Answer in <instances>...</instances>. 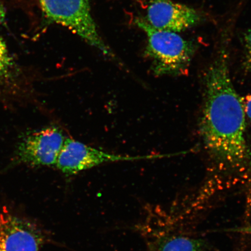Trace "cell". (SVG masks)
<instances>
[{"label":"cell","instance_id":"cell-1","mask_svg":"<svg viewBox=\"0 0 251 251\" xmlns=\"http://www.w3.org/2000/svg\"><path fill=\"white\" fill-rule=\"evenodd\" d=\"M225 41L205 75L200 131L204 144L216 162L237 168L246 163L248 152L245 132L243 99L233 86Z\"/></svg>","mask_w":251,"mask_h":251},{"label":"cell","instance_id":"cell-2","mask_svg":"<svg viewBox=\"0 0 251 251\" xmlns=\"http://www.w3.org/2000/svg\"><path fill=\"white\" fill-rule=\"evenodd\" d=\"M136 24L146 34V55L152 62L155 75L163 76L186 73L195 54V43L176 33L155 29L143 18L137 19Z\"/></svg>","mask_w":251,"mask_h":251},{"label":"cell","instance_id":"cell-3","mask_svg":"<svg viewBox=\"0 0 251 251\" xmlns=\"http://www.w3.org/2000/svg\"><path fill=\"white\" fill-rule=\"evenodd\" d=\"M47 17L53 23L67 28L84 42L114 58L97 30L91 11L89 0H39Z\"/></svg>","mask_w":251,"mask_h":251},{"label":"cell","instance_id":"cell-4","mask_svg":"<svg viewBox=\"0 0 251 251\" xmlns=\"http://www.w3.org/2000/svg\"><path fill=\"white\" fill-rule=\"evenodd\" d=\"M66 139L56 126L31 131L19 142L14 163L33 167L55 166Z\"/></svg>","mask_w":251,"mask_h":251},{"label":"cell","instance_id":"cell-5","mask_svg":"<svg viewBox=\"0 0 251 251\" xmlns=\"http://www.w3.org/2000/svg\"><path fill=\"white\" fill-rule=\"evenodd\" d=\"M145 158L113 154L70 138L66 139L55 166L63 174L71 176L106 163L133 161Z\"/></svg>","mask_w":251,"mask_h":251},{"label":"cell","instance_id":"cell-6","mask_svg":"<svg viewBox=\"0 0 251 251\" xmlns=\"http://www.w3.org/2000/svg\"><path fill=\"white\" fill-rule=\"evenodd\" d=\"M143 19L155 29L177 33L195 26L201 17L195 9L171 0H149Z\"/></svg>","mask_w":251,"mask_h":251},{"label":"cell","instance_id":"cell-7","mask_svg":"<svg viewBox=\"0 0 251 251\" xmlns=\"http://www.w3.org/2000/svg\"><path fill=\"white\" fill-rule=\"evenodd\" d=\"M42 241L26 223L8 213L0 214V251H39Z\"/></svg>","mask_w":251,"mask_h":251},{"label":"cell","instance_id":"cell-8","mask_svg":"<svg viewBox=\"0 0 251 251\" xmlns=\"http://www.w3.org/2000/svg\"><path fill=\"white\" fill-rule=\"evenodd\" d=\"M13 75V61L7 46L0 37V94H18L21 90L17 87Z\"/></svg>","mask_w":251,"mask_h":251},{"label":"cell","instance_id":"cell-9","mask_svg":"<svg viewBox=\"0 0 251 251\" xmlns=\"http://www.w3.org/2000/svg\"><path fill=\"white\" fill-rule=\"evenodd\" d=\"M159 251H203V243L195 238L175 235L163 240Z\"/></svg>","mask_w":251,"mask_h":251},{"label":"cell","instance_id":"cell-10","mask_svg":"<svg viewBox=\"0 0 251 251\" xmlns=\"http://www.w3.org/2000/svg\"><path fill=\"white\" fill-rule=\"evenodd\" d=\"M245 61L247 67L251 70V28L244 36Z\"/></svg>","mask_w":251,"mask_h":251},{"label":"cell","instance_id":"cell-11","mask_svg":"<svg viewBox=\"0 0 251 251\" xmlns=\"http://www.w3.org/2000/svg\"><path fill=\"white\" fill-rule=\"evenodd\" d=\"M245 113L251 123V94L243 99Z\"/></svg>","mask_w":251,"mask_h":251},{"label":"cell","instance_id":"cell-12","mask_svg":"<svg viewBox=\"0 0 251 251\" xmlns=\"http://www.w3.org/2000/svg\"><path fill=\"white\" fill-rule=\"evenodd\" d=\"M232 231L241 232V233H248L251 234V226L239 228H236L235 230H232Z\"/></svg>","mask_w":251,"mask_h":251},{"label":"cell","instance_id":"cell-13","mask_svg":"<svg viewBox=\"0 0 251 251\" xmlns=\"http://www.w3.org/2000/svg\"><path fill=\"white\" fill-rule=\"evenodd\" d=\"M4 11L0 7V20H2L4 17Z\"/></svg>","mask_w":251,"mask_h":251}]
</instances>
